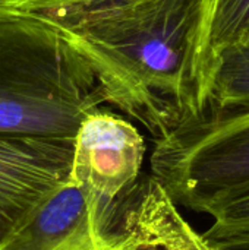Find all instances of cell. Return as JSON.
I'll return each instance as SVG.
<instances>
[{
    "label": "cell",
    "instance_id": "cell-1",
    "mask_svg": "<svg viewBox=\"0 0 249 250\" xmlns=\"http://www.w3.org/2000/svg\"><path fill=\"white\" fill-rule=\"evenodd\" d=\"M198 9L200 0H132L65 28L103 101L156 141L198 117L188 67Z\"/></svg>",
    "mask_w": 249,
    "mask_h": 250
},
{
    "label": "cell",
    "instance_id": "cell-2",
    "mask_svg": "<svg viewBox=\"0 0 249 250\" xmlns=\"http://www.w3.org/2000/svg\"><path fill=\"white\" fill-rule=\"evenodd\" d=\"M103 98L69 32L0 6V133L73 138Z\"/></svg>",
    "mask_w": 249,
    "mask_h": 250
},
{
    "label": "cell",
    "instance_id": "cell-3",
    "mask_svg": "<svg viewBox=\"0 0 249 250\" xmlns=\"http://www.w3.org/2000/svg\"><path fill=\"white\" fill-rule=\"evenodd\" d=\"M150 164L176 207L210 215L249 192V105L179 125L156 141Z\"/></svg>",
    "mask_w": 249,
    "mask_h": 250
},
{
    "label": "cell",
    "instance_id": "cell-4",
    "mask_svg": "<svg viewBox=\"0 0 249 250\" xmlns=\"http://www.w3.org/2000/svg\"><path fill=\"white\" fill-rule=\"evenodd\" d=\"M145 141L126 119L97 108L73 136L70 180L79 185L98 221L120 230V208L141 179Z\"/></svg>",
    "mask_w": 249,
    "mask_h": 250
},
{
    "label": "cell",
    "instance_id": "cell-5",
    "mask_svg": "<svg viewBox=\"0 0 249 250\" xmlns=\"http://www.w3.org/2000/svg\"><path fill=\"white\" fill-rule=\"evenodd\" d=\"M73 138L0 133V250L70 177Z\"/></svg>",
    "mask_w": 249,
    "mask_h": 250
},
{
    "label": "cell",
    "instance_id": "cell-6",
    "mask_svg": "<svg viewBox=\"0 0 249 250\" xmlns=\"http://www.w3.org/2000/svg\"><path fill=\"white\" fill-rule=\"evenodd\" d=\"M3 250H134L129 236L109 231L70 179L59 188Z\"/></svg>",
    "mask_w": 249,
    "mask_h": 250
},
{
    "label": "cell",
    "instance_id": "cell-7",
    "mask_svg": "<svg viewBox=\"0 0 249 250\" xmlns=\"http://www.w3.org/2000/svg\"><path fill=\"white\" fill-rule=\"evenodd\" d=\"M249 41V0H200L189 45V81L198 117L210 107L220 54Z\"/></svg>",
    "mask_w": 249,
    "mask_h": 250
},
{
    "label": "cell",
    "instance_id": "cell-8",
    "mask_svg": "<svg viewBox=\"0 0 249 250\" xmlns=\"http://www.w3.org/2000/svg\"><path fill=\"white\" fill-rule=\"evenodd\" d=\"M249 105V41L225 50L217 62L208 108Z\"/></svg>",
    "mask_w": 249,
    "mask_h": 250
},
{
    "label": "cell",
    "instance_id": "cell-9",
    "mask_svg": "<svg viewBox=\"0 0 249 250\" xmlns=\"http://www.w3.org/2000/svg\"><path fill=\"white\" fill-rule=\"evenodd\" d=\"M129 1L132 0H0V6L38 15L66 28L81 19Z\"/></svg>",
    "mask_w": 249,
    "mask_h": 250
},
{
    "label": "cell",
    "instance_id": "cell-10",
    "mask_svg": "<svg viewBox=\"0 0 249 250\" xmlns=\"http://www.w3.org/2000/svg\"><path fill=\"white\" fill-rule=\"evenodd\" d=\"M214 218L213 226L203 237L214 245L249 236V192L214 209L210 214Z\"/></svg>",
    "mask_w": 249,
    "mask_h": 250
},
{
    "label": "cell",
    "instance_id": "cell-11",
    "mask_svg": "<svg viewBox=\"0 0 249 250\" xmlns=\"http://www.w3.org/2000/svg\"><path fill=\"white\" fill-rule=\"evenodd\" d=\"M217 250H249V236L232 239L226 242L214 243ZM136 250H173V240H160L156 237H147L139 240Z\"/></svg>",
    "mask_w": 249,
    "mask_h": 250
}]
</instances>
